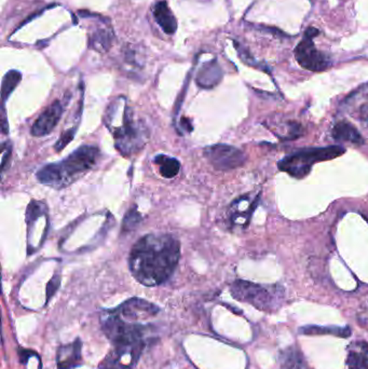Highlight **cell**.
<instances>
[{
    "label": "cell",
    "mask_w": 368,
    "mask_h": 369,
    "mask_svg": "<svg viewBox=\"0 0 368 369\" xmlns=\"http://www.w3.org/2000/svg\"><path fill=\"white\" fill-rule=\"evenodd\" d=\"M102 329L112 342V350L99 365L101 369L134 368L147 344L148 326L110 314L103 320Z\"/></svg>",
    "instance_id": "2"
},
{
    "label": "cell",
    "mask_w": 368,
    "mask_h": 369,
    "mask_svg": "<svg viewBox=\"0 0 368 369\" xmlns=\"http://www.w3.org/2000/svg\"><path fill=\"white\" fill-rule=\"evenodd\" d=\"M114 34L110 28H97L91 34L89 39L90 48L97 52H107L112 47Z\"/></svg>",
    "instance_id": "20"
},
{
    "label": "cell",
    "mask_w": 368,
    "mask_h": 369,
    "mask_svg": "<svg viewBox=\"0 0 368 369\" xmlns=\"http://www.w3.org/2000/svg\"><path fill=\"white\" fill-rule=\"evenodd\" d=\"M60 283H61V279H60L59 275H54L53 279L49 282L48 288H47V301H49L56 294V290L60 288Z\"/></svg>",
    "instance_id": "27"
},
{
    "label": "cell",
    "mask_w": 368,
    "mask_h": 369,
    "mask_svg": "<svg viewBox=\"0 0 368 369\" xmlns=\"http://www.w3.org/2000/svg\"><path fill=\"white\" fill-rule=\"evenodd\" d=\"M320 35L315 27H308L299 44L295 47V59L302 68L310 72H324L332 66V61L326 53L317 50L315 38Z\"/></svg>",
    "instance_id": "7"
},
{
    "label": "cell",
    "mask_w": 368,
    "mask_h": 369,
    "mask_svg": "<svg viewBox=\"0 0 368 369\" xmlns=\"http://www.w3.org/2000/svg\"><path fill=\"white\" fill-rule=\"evenodd\" d=\"M270 131L274 133L280 140H295L302 136V125L293 121H284V120L270 119L268 125H266Z\"/></svg>",
    "instance_id": "16"
},
{
    "label": "cell",
    "mask_w": 368,
    "mask_h": 369,
    "mask_svg": "<svg viewBox=\"0 0 368 369\" xmlns=\"http://www.w3.org/2000/svg\"><path fill=\"white\" fill-rule=\"evenodd\" d=\"M347 365L349 369H368V344L354 342L349 346Z\"/></svg>",
    "instance_id": "18"
},
{
    "label": "cell",
    "mask_w": 368,
    "mask_h": 369,
    "mask_svg": "<svg viewBox=\"0 0 368 369\" xmlns=\"http://www.w3.org/2000/svg\"><path fill=\"white\" fill-rule=\"evenodd\" d=\"M300 333H308V335H312V333H334L336 336L348 337L351 333L350 329L348 327L345 329H339V327H333V329H328L326 327H319V326H308V327H304L300 329Z\"/></svg>",
    "instance_id": "23"
},
{
    "label": "cell",
    "mask_w": 368,
    "mask_h": 369,
    "mask_svg": "<svg viewBox=\"0 0 368 369\" xmlns=\"http://www.w3.org/2000/svg\"><path fill=\"white\" fill-rule=\"evenodd\" d=\"M82 344L80 339L60 346L56 354L58 369H74L80 366L82 363Z\"/></svg>",
    "instance_id": "11"
},
{
    "label": "cell",
    "mask_w": 368,
    "mask_h": 369,
    "mask_svg": "<svg viewBox=\"0 0 368 369\" xmlns=\"http://www.w3.org/2000/svg\"><path fill=\"white\" fill-rule=\"evenodd\" d=\"M22 79V75L18 71H10L3 77V84H1V99H3V108L5 110V102L10 97L11 93L14 91L18 84Z\"/></svg>",
    "instance_id": "22"
},
{
    "label": "cell",
    "mask_w": 368,
    "mask_h": 369,
    "mask_svg": "<svg viewBox=\"0 0 368 369\" xmlns=\"http://www.w3.org/2000/svg\"><path fill=\"white\" fill-rule=\"evenodd\" d=\"M114 311L125 321L137 323V321H144L157 316L159 308L145 299L134 297L125 301Z\"/></svg>",
    "instance_id": "9"
},
{
    "label": "cell",
    "mask_w": 368,
    "mask_h": 369,
    "mask_svg": "<svg viewBox=\"0 0 368 369\" xmlns=\"http://www.w3.org/2000/svg\"><path fill=\"white\" fill-rule=\"evenodd\" d=\"M11 153H12V148L9 142L3 144V157H1V171L5 173V168L9 166V161L11 159Z\"/></svg>",
    "instance_id": "26"
},
{
    "label": "cell",
    "mask_w": 368,
    "mask_h": 369,
    "mask_svg": "<svg viewBox=\"0 0 368 369\" xmlns=\"http://www.w3.org/2000/svg\"><path fill=\"white\" fill-rule=\"evenodd\" d=\"M204 155L210 164L219 171L241 168L247 161V155L243 151L226 144L208 146L204 148Z\"/></svg>",
    "instance_id": "8"
},
{
    "label": "cell",
    "mask_w": 368,
    "mask_h": 369,
    "mask_svg": "<svg viewBox=\"0 0 368 369\" xmlns=\"http://www.w3.org/2000/svg\"><path fill=\"white\" fill-rule=\"evenodd\" d=\"M155 163L159 166V172L164 179H173L180 171V163L177 159L169 155H159L155 157Z\"/></svg>",
    "instance_id": "21"
},
{
    "label": "cell",
    "mask_w": 368,
    "mask_h": 369,
    "mask_svg": "<svg viewBox=\"0 0 368 369\" xmlns=\"http://www.w3.org/2000/svg\"><path fill=\"white\" fill-rule=\"evenodd\" d=\"M345 153V148L338 145L305 148L285 155L284 158L278 163V168L280 171L292 176L293 179H302L309 175L315 163L333 160Z\"/></svg>",
    "instance_id": "5"
},
{
    "label": "cell",
    "mask_w": 368,
    "mask_h": 369,
    "mask_svg": "<svg viewBox=\"0 0 368 369\" xmlns=\"http://www.w3.org/2000/svg\"><path fill=\"white\" fill-rule=\"evenodd\" d=\"M104 123L112 132L114 147L125 158L142 151L148 143L149 127L136 118L125 97H117L110 103L105 112Z\"/></svg>",
    "instance_id": "3"
},
{
    "label": "cell",
    "mask_w": 368,
    "mask_h": 369,
    "mask_svg": "<svg viewBox=\"0 0 368 369\" xmlns=\"http://www.w3.org/2000/svg\"><path fill=\"white\" fill-rule=\"evenodd\" d=\"M142 222V216L136 209H130L123 219V231H130V230L135 229V227L138 226Z\"/></svg>",
    "instance_id": "24"
},
{
    "label": "cell",
    "mask_w": 368,
    "mask_h": 369,
    "mask_svg": "<svg viewBox=\"0 0 368 369\" xmlns=\"http://www.w3.org/2000/svg\"><path fill=\"white\" fill-rule=\"evenodd\" d=\"M343 108L358 112V118L368 125V84L352 92L343 102Z\"/></svg>",
    "instance_id": "12"
},
{
    "label": "cell",
    "mask_w": 368,
    "mask_h": 369,
    "mask_svg": "<svg viewBox=\"0 0 368 369\" xmlns=\"http://www.w3.org/2000/svg\"><path fill=\"white\" fill-rule=\"evenodd\" d=\"M63 114V103L61 101L52 103L34 123L32 127V136L42 138L50 134L60 123Z\"/></svg>",
    "instance_id": "10"
},
{
    "label": "cell",
    "mask_w": 368,
    "mask_h": 369,
    "mask_svg": "<svg viewBox=\"0 0 368 369\" xmlns=\"http://www.w3.org/2000/svg\"><path fill=\"white\" fill-rule=\"evenodd\" d=\"M99 158L97 146L84 145L59 162L41 168L36 176L46 186L60 190L71 186L95 168Z\"/></svg>",
    "instance_id": "4"
},
{
    "label": "cell",
    "mask_w": 368,
    "mask_h": 369,
    "mask_svg": "<svg viewBox=\"0 0 368 369\" xmlns=\"http://www.w3.org/2000/svg\"><path fill=\"white\" fill-rule=\"evenodd\" d=\"M257 200H258V196L253 200H249L247 196H244V198L234 201L230 207V222L234 226L247 227L252 213L256 207Z\"/></svg>",
    "instance_id": "13"
},
{
    "label": "cell",
    "mask_w": 368,
    "mask_h": 369,
    "mask_svg": "<svg viewBox=\"0 0 368 369\" xmlns=\"http://www.w3.org/2000/svg\"><path fill=\"white\" fill-rule=\"evenodd\" d=\"M154 18L161 29L168 35L175 34L177 29V21L173 14L172 10L169 7L165 0H160L155 3L153 8Z\"/></svg>",
    "instance_id": "14"
},
{
    "label": "cell",
    "mask_w": 368,
    "mask_h": 369,
    "mask_svg": "<svg viewBox=\"0 0 368 369\" xmlns=\"http://www.w3.org/2000/svg\"><path fill=\"white\" fill-rule=\"evenodd\" d=\"M77 127H73V129H69V130L65 131V132L60 136L59 140L56 142L54 148H56V151H62L64 148L66 147L69 143H71L73 138H75V134H76Z\"/></svg>",
    "instance_id": "25"
},
{
    "label": "cell",
    "mask_w": 368,
    "mask_h": 369,
    "mask_svg": "<svg viewBox=\"0 0 368 369\" xmlns=\"http://www.w3.org/2000/svg\"><path fill=\"white\" fill-rule=\"evenodd\" d=\"M180 258V243L174 236L147 234L130 252V271L143 285H161L172 277Z\"/></svg>",
    "instance_id": "1"
},
{
    "label": "cell",
    "mask_w": 368,
    "mask_h": 369,
    "mask_svg": "<svg viewBox=\"0 0 368 369\" xmlns=\"http://www.w3.org/2000/svg\"><path fill=\"white\" fill-rule=\"evenodd\" d=\"M332 136L336 142H348V143L362 145L364 144L363 136L356 130V127H353L351 123H347L345 120L334 125L332 129Z\"/></svg>",
    "instance_id": "17"
},
{
    "label": "cell",
    "mask_w": 368,
    "mask_h": 369,
    "mask_svg": "<svg viewBox=\"0 0 368 369\" xmlns=\"http://www.w3.org/2000/svg\"><path fill=\"white\" fill-rule=\"evenodd\" d=\"M280 363L282 369H309L302 352L296 346H289L280 354Z\"/></svg>",
    "instance_id": "19"
},
{
    "label": "cell",
    "mask_w": 368,
    "mask_h": 369,
    "mask_svg": "<svg viewBox=\"0 0 368 369\" xmlns=\"http://www.w3.org/2000/svg\"><path fill=\"white\" fill-rule=\"evenodd\" d=\"M230 292L236 301L249 303L262 311L278 308L283 297L282 288L260 285L243 280L234 281L230 286Z\"/></svg>",
    "instance_id": "6"
},
{
    "label": "cell",
    "mask_w": 368,
    "mask_h": 369,
    "mask_svg": "<svg viewBox=\"0 0 368 369\" xmlns=\"http://www.w3.org/2000/svg\"><path fill=\"white\" fill-rule=\"evenodd\" d=\"M221 78H223V72H221V66L216 60H213L201 67L197 75L196 81L199 87L204 89H212L215 87L216 84L221 82Z\"/></svg>",
    "instance_id": "15"
}]
</instances>
